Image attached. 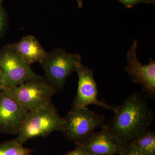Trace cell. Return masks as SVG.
<instances>
[{"instance_id": "obj_7", "label": "cell", "mask_w": 155, "mask_h": 155, "mask_svg": "<svg viewBox=\"0 0 155 155\" xmlns=\"http://www.w3.org/2000/svg\"><path fill=\"white\" fill-rule=\"evenodd\" d=\"M75 71L78 76V85L72 107L84 108L87 107L90 105H94L115 113L117 106L110 105L98 99V91L94 77L93 69H89L81 62Z\"/></svg>"}, {"instance_id": "obj_4", "label": "cell", "mask_w": 155, "mask_h": 155, "mask_svg": "<svg viewBox=\"0 0 155 155\" xmlns=\"http://www.w3.org/2000/svg\"><path fill=\"white\" fill-rule=\"evenodd\" d=\"M6 94L28 111L47 105L58 91L46 80H29L14 87H5Z\"/></svg>"}, {"instance_id": "obj_2", "label": "cell", "mask_w": 155, "mask_h": 155, "mask_svg": "<svg viewBox=\"0 0 155 155\" xmlns=\"http://www.w3.org/2000/svg\"><path fill=\"white\" fill-rule=\"evenodd\" d=\"M65 119L51 102L47 105L28 111L20 127L17 139L23 144L37 137H46L54 131L64 130Z\"/></svg>"}, {"instance_id": "obj_12", "label": "cell", "mask_w": 155, "mask_h": 155, "mask_svg": "<svg viewBox=\"0 0 155 155\" xmlns=\"http://www.w3.org/2000/svg\"><path fill=\"white\" fill-rule=\"evenodd\" d=\"M130 145L146 155H155V133L151 130L131 142Z\"/></svg>"}, {"instance_id": "obj_19", "label": "cell", "mask_w": 155, "mask_h": 155, "mask_svg": "<svg viewBox=\"0 0 155 155\" xmlns=\"http://www.w3.org/2000/svg\"><path fill=\"white\" fill-rule=\"evenodd\" d=\"M76 2L78 8H81L83 5V0H76Z\"/></svg>"}, {"instance_id": "obj_18", "label": "cell", "mask_w": 155, "mask_h": 155, "mask_svg": "<svg viewBox=\"0 0 155 155\" xmlns=\"http://www.w3.org/2000/svg\"><path fill=\"white\" fill-rule=\"evenodd\" d=\"M5 87V83H4V79L2 72L0 69V92L2 91L3 88Z\"/></svg>"}, {"instance_id": "obj_9", "label": "cell", "mask_w": 155, "mask_h": 155, "mask_svg": "<svg viewBox=\"0 0 155 155\" xmlns=\"http://www.w3.org/2000/svg\"><path fill=\"white\" fill-rule=\"evenodd\" d=\"M28 112L2 91L0 92V134L18 135Z\"/></svg>"}, {"instance_id": "obj_13", "label": "cell", "mask_w": 155, "mask_h": 155, "mask_svg": "<svg viewBox=\"0 0 155 155\" xmlns=\"http://www.w3.org/2000/svg\"><path fill=\"white\" fill-rule=\"evenodd\" d=\"M30 149L25 147L17 138L0 143V155H30Z\"/></svg>"}, {"instance_id": "obj_3", "label": "cell", "mask_w": 155, "mask_h": 155, "mask_svg": "<svg viewBox=\"0 0 155 155\" xmlns=\"http://www.w3.org/2000/svg\"><path fill=\"white\" fill-rule=\"evenodd\" d=\"M81 62L79 54L55 49L47 53L40 64L44 70L46 81L59 91L63 89L67 78Z\"/></svg>"}, {"instance_id": "obj_16", "label": "cell", "mask_w": 155, "mask_h": 155, "mask_svg": "<svg viewBox=\"0 0 155 155\" xmlns=\"http://www.w3.org/2000/svg\"><path fill=\"white\" fill-rule=\"evenodd\" d=\"M120 155H146L137 150L131 145L125 147Z\"/></svg>"}, {"instance_id": "obj_10", "label": "cell", "mask_w": 155, "mask_h": 155, "mask_svg": "<svg viewBox=\"0 0 155 155\" xmlns=\"http://www.w3.org/2000/svg\"><path fill=\"white\" fill-rule=\"evenodd\" d=\"M76 146L82 147L91 155H121L124 149L106 124L99 131L87 137Z\"/></svg>"}, {"instance_id": "obj_20", "label": "cell", "mask_w": 155, "mask_h": 155, "mask_svg": "<svg viewBox=\"0 0 155 155\" xmlns=\"http://www.w3.org/2000/svg\"><path fill=\"white\" fill-rule=\"evenodd\" d=\"M3 1L4 0H0V2H3Z\"/></svg>"}, {"instance_id": "obj_17", "label": "cell", "mask_w": 155, "mask_h": 155, "mask_svg": "<svg viewBox=\"0 0 155 155\" xmlns=\"http://www.w3.org/2000/svg\"><path fill=\"white\" fill-rule=\"evenodd\" d=\"M65 155H91L82 147L77 146L73 150L69 151Z\"/></svg>"}, {"instance_id": "obj_15", "label": "cell", "mask_w": 155, "mask_h": 155, "mask_svg": "<svg viewBox=\"0 0 155 155\" xmlns=\"http://www.w3.org/2000/svg\"><path fill=\"white\" fill-rule=\"evenodd\" d=\"M125 8L129 9L139 4H155V0H118Z\"/></svg>"}, {"instance_id": "obj_6", "label": "cell", "mask_w": 155, "mask_h": 155, "mask_svg": "<svg viewBox=\"0 0 155 155\" xmlns=\"http://www.w3.org/2000/svg\"><path fill=\"white\" fill-rule=\"evenodd\" d=\"M0 69L5 87L17 86L29 80H45L34 72L31 65L23 61L11 44L0 49Z\"/></svg>"}, {"instance_id": "obj_11", "label": "cell", "mask_w": 155, "mask_h": 155, "mask_svg": "<svg viewBox=\"0 0 155 155\" xmlns=\"http://www.w3.org/2000/svg\"><path fill=\"white\" fill-rule=\"evenodd\" d=\"M11 45L23 61L30 65L36 62L41 64L48 53L32 35L23 37L19 41Z\"/></svg>"}, {"instance_id": "obj_8", "label": "cell", "mask_w": 155, "mask_h": 155, "mask_svg": "<svg viewBox=\"0 0 155 155\" xmlns=\"http://www.w3.org/2000/svg\"><path fill=\"white\" fill-rule=\"evenodd\" d=\"M137 41L135 39L127 54V64L124 70L128 73L131 80L143 86L142 91L147 96L155 97V61L150 58L148 64L143 65L138 61L137 55Z\"/></svg>"}, {"instance_id": "obj_5", "label": "cell", "mask_w": 155, "mask_h": 155, "mask_svg": "<svg viewBox=\"0 0 155 155\" xmlns=\"http://www.w3.org/2000/svg\"><path fill=\"white\" fill-rule=\"evenodd\" d=\"M64 119L65 124L62 133L68 140L76 145L105 125L104 116L88 107H72Z\"/></svg>"}, {"instance_id": "obj_1", "label": "cell", "mask_w": 155, "mask_h": 155, "mask_svg": "<svg viewBox=\"0 0 155 155\" xmlns=\"http://www.w3.org/2000/svg\"><path fill=\"white\" fill-rule=\"evenodd\" d=\"M114 114L106 126L124 148L150 130L154 118L147 96L139 92L127 97L122 104L117 106Z\"/></svg>"}, {"instance_id": "obj_14", "label": "cell", "mask_w": 155, "mask_h": 155, "mask_svg": "<svg viewBox=\"0 0 155 155\" xmlns=\"http://www.w3.org/2000/svg\"><path fill=\"white\" fill-rule=\"evenodd\" d=\"M8 15L0 2V38L2 37L8 27Z\"/></svg>"}]
</instances>
